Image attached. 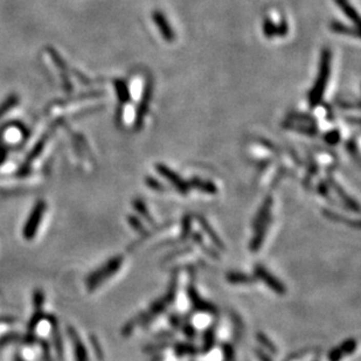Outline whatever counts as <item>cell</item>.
<instances>
[{
  "instance_id": "cell-7",
  "label": "cell",
  "mask_w": 361,
  "mask_h": 361,
  "mask_svg": "<svg viewBox=\"0 0 361 361\" xmlns=\"http://www.w3.org/2000/svg\"><path fill=\"white\" fill-rule=\"evenodd\" d=\"M326 183L335 193H337L338 198L342 200L344 207H346L347 209H350V211L354 212V213L360 212V206H359L358 201H356L353 196H351L350 194H348V193L345 191V188H344L342 185H340L337 180L332 177V175L331 174L327 175Z\"/></svg>"
},
{
  "instance_id": "cell-47",
  "label": "cell",
  "mask_w": 361,
  "mask_h": 361,
  "mask_svg": "<svg viewBox=\"0 0 361 361\" xmlns=\"http://www.w3.org/2000/svg\"><path fill=\"white\" fill-rule=\"evenodd\" d=\"M6 156H7V149H6V146L0 144V164H2L4 161H5Z\"/></svg>"
},
{
  "instance_id": "cell-9",
  "label": "cell",
  "mask_w": 361,
  "mask_h": 361,
  "mask_svg": "<svg viewBox=\"0 0 361 361\" xmlns=\"http://www.w3.org/2000/svg\"><path fill=\"white\" fill-rule=\"evenodd\" d=\"M356 347H358V340L355 338H348L340 344L339 346L332 348L327 356H329L330 361H340L345 356L353 354Z\"/></svg>"
},
{
  "instance_id": "cell-1",
  "label": "cell",
  "mask_w": 361,
  "mask_h": 361,
  "mask_svg": "<svg viewBox=\"0 0 361 361\" xmlns=\"http://www.w3.org/2000/svg\"><path fill=\"white\" fill-rule=\"evenodd\" d=\"M331 61H332V53L329 48H324L322 50L320 61H319V70L316 83L313 85L309 95V104L311 108L319 106L323 97H324L331 74Z\"/></svg>"
},
{
  "instance_id": "cell-28",
  "label": "cell",
  "mask_w": 361,
  "mask_h": 361,
  "mask_svg": "<svg viewBox=\"0 0 361 361\" xmlns=\"http://www.w3.org/2000/svg\"><path fill=\"white\" fill-rule=\"evenodd\" d=\"M330 29L332 32L337 33V34L359 37V28L358 27H350V26H347V25L339 23V22H331Z\"/></svg>"
},
{
  "instance_id": "cell-11",
  "label": "cell",
  "mask_w": 361,
  "mask_h": 361,
  "mask_svg": "<svg viewBox=\"0 0 361 361\" xmlns=\"http://www.w3.org/2000/svg\"><path fill=\"white\" fill-rule=\"evenodd\" d=\"M151 95H152V87H151V83H149L148 86H145L144 94H143L142 101H141L139 106H138L137 112H136L135 129L138 130V131H139V130L143 128V124H144V118H145V116L148 115Z\"/></svg>"
},
{
  "instance_id": "cell-16",
  "label": "cell",
  "mask_w": 361,
  "mask_h": 361,
  "mask_svg": "<svg viewBox=\"0 0 361 361\" xmlns=\"http://www.w3.org/2000/svg\"><path fill=\"white\" fill-rule=\"evenodd\" d=\"M68 334H69V338H70L71 343H73V346H74L75 359H76V361H88V354H87L86 346L81 340V338L78 337L76 331H75L73 327H68Z\"/></svg>"
},
{
  "instance_id": "cell-23",
  "label": "cell",
  "mask_w": 361,
  "mask_h": 361,
  "mask_svg": "<svg viewBox=\"0 0 361 361\" xmlns=\"http://www.w3.org/2000/svg\"><path fill=\"white\" fill-rule=\"evenodd\" d=\"M49 133H50V132L46 133V135L41 137V139L36 143V145L34 146V148H33V150L31 151V152H29V154L27 156L26 161L24 162L22 169H20V172H26V171L28 170V167L31 166V164L33 163V161H34V159H36V157L39 156V154L41 153V151L44 150L46 143H47V141H48Z\"/></svg>"
},
{
  "instance_id": "cell-35",
  "label": "cell",
  "mask_w": 361,
  "mask_h": 361,
  "mask_svg": "<svg viewBox=\"0 0 361 361\" xmlns=\"http://www.w3.org/2000/svg\"><path fill=\"white\" fill-rule=\"evenodd\" d=\"M263 33L267 39H272L276 36V24L268 16L263 20Z\"/></svg>"
},
{
  "instance_id": "cell-20",
  "label": "cell",
  "mask_w": 361,
  "mask_h": 361,
  "mask_svg": "<svg viewBox=\"0 0 361 361\" xmlns=\"http://www.w3.org/2000/svg\"><path fill=\"white\" fill-rule=\"evenodd\" d=\"M323 215H324L326 219H329L333 222H339V224H344L348 227H353V228L359 229L360 228V221L359 220H351L350 217L344 216L342 214H339L337 212L332 211V209L329 208H323Z\"/></svg>"
},
{
  "instance_id": "cell-24",
  "label": "cell",
  "mask_w": 361,
  "mask_h": 361,
  "mask_svg": "<svg viewBox=\"0 0 361 361\" xmlns=\"http://www.w3.org/2000/svg\"><path fill=\"white\" fill-rule=\"evenodd\" d=\"M172 225H173V222L172 221H169V222H164V224L162 225H154L153 226V229L152 230H146V232L141 235V237L138 238V241L136 242H133L132 245H130L129 247V250L130 251H132L135 248H137V247H139L143 242H144L146 238H150V237H152L153 235H156L157 233L159 232H163L164 229H166V228H169V227H171Z\"/></svg>"
},
{
  "instance_id": "cell-18",
  "label": "cell",
  "mask_w": 361,
  "mask_h": 361,
  "mask_svg": "<svg viewBox=\"0 0 361 361\" xmlns=\"http://www.w3.org/2000/svg\"><path fill=\"white\" fill-rule=\"evenodd\" d=\"M173 351L175 356L184 358V356H195L200 354V347H198L191 342H177L173 345Z\"/></svg>"
},
{
  "instance_id": "cell-39",
  "label": "cell",
  "mask_w": 361,
  "mask_h": 361,
  "mask_svg": "<svg viewBox=\"0 0 361 361\" xmlns=\"http://www.w3.org/2000/svg\"><path fill=\"white\" fill-rule=\"evenodd\" d=\"M192 249H193V248H192L191 246H187V247H185V248L178 249V250H175V251H172V253H170L169 255L164 257L163 262H164V263H167V262L172 261V259H174L175 257H178V256H180V255H186V254H188V253H191Z\"/></svg>"
},
{
  "instance_id": "cell-15",
  "label": "cell",
  "mask_w": 361,
  "mask_h": 361,
  "mask_svg": "<svg viewBox=\"0 0 361 361\" xmlns=\"http://www.w3.org/2000/svg\"><path fill=\"white\" fill-rule=\"evenodd\" d=\"M216 323L209 325L203 332V337H201V347L200 352L203 354H208L214 347L216 345Z\"/></svg>"
},
{
  "instance_id": "cell-41",
  "label": "cell",
  "mask_w": 361,
  "mask_h": 361,
  "mask_svg": "<svg viewBox=\"0 0 361 361\" xmlns=\"http://www.w3.org/2000/svg\"><path fill=\"white\" fill-rule=\"evenodd\" d=\"M346 149L348 151V153H350L351 156L355 159L356 163L359 164V150H358V146H356V144H355L354 139H352L347 143Z\"/></svg>"
},
{
  "instance_id": "cell-34",
  "label": "cell",
  "mask_w": 361,
  "mask_h": 361,
  "mask_svg": "<svg viewBox=\"0 0 361 361\" xmlns=\"http://www.w3.org/2000/svg\"><path fill=\"white\" fill-rule=\"evenodd\" d=\"M180 330L183 331L184 335L190 340V342H193V340L198 338V331H196L195 327L193 326L190 322H184Z\"/></svg>"
},
{
  "instance_id": "cell-21",
  "label": "cell",
  "mask_w": 361,
  "mask_h": 361,
  "mask_svg": "<svg viewBox=\"0 0 361 361\" xmlns=\"http://www.w3.org/2000/svg\"><path fill=\"white\" fill-rule=\"evenodd\" d=\"M226 280L230 284H255L257 282V278L255 276H251L241 271H229L226 274Z\"/></svg>"
},
{
  "instance_id": "cell-29",
  "label": "cell",
  "mask_w": 361,
  "mask_h": 361,
  "mask_svg": "<svg viewBox=\"0 0 361 361\" xmlns=\"http://www.w3.org/2000/svg\"><path fill=\"white\" fill-rule=\"evenodd\" d=\"M255 338L257 340L258 344H261V346L264 347V350H266L268 353L274 354L276 355L278 353V347L276 346V344L272 342V340L268 337L266 333L261 332V331H258V332H256Z\"/></svg>"
},
{
  "instance_id": "cell-12",
  "label": "cell",
  "mask_w": 361,
  "mask_h": 361,
  "mask_svg": "<svg viewBox=\"0 0 361 361\" xmlns=\"http://www.w3.org/2000/svg\"><path fill=\"white\" fill-rule=\"evenodd\" d=\"M47 52L49 53L50 57L53 58V61L55 62V66L60 70L61 77H62V82H64V88L66 92H69L73 90V85H71L70 79H69V75H68V67H67L66 61L62 58V56L58 54L55 49L52 47H47Z\"/></svg>"
},
{
  "instance_id": "cell-4",
  "label": "cell",
  "mask_w": 361,
  "mask_h": 361,
  "mask_svg": "<svg viewBox=\"0 0 361 361\" xmlns=\"http://www.w3.org/2000/svg\"><path fill=\"white\" fill-rule=\"evenodd\" d=\"M46 208H47V205H46L45 200H39L35 204L34 207H33L32 212L29 214L28 219L26 221V225L24 226L23 229V235L26 240H32L36 235L37 229H39V226L41 224V220H43L45 215Z\"/></svg>"
},
{
  "instance_id": "cell-14",
  "label": "cell",
  "mask_w": 361,
  "mask_h": 361,
  "mask_svg": "<svg viewBox=\"0 0 361 361\" xmlns=\"http://www.w3.org/2000/svg\"><path fill=\"white\" fill-rule=\"evenodd\" d=\"M271 222H272V219L268 220L266 222H263L262 225H259L257 228L254 229V235H253V237H251L250 243H249V249H250L251 253H254V254L258 253L259 249L262 248Z\"/></svg>"
},
{
  "instance_id": "cell-42",
  "label": "cell",
  "mask_w": 361,
  "mask_h": 361,
  "mask_svg": "<svg viewBox=\"0 0 361 361\" xmlns=\"http://www.w3.org/2000/svg\"><path fill=\"white\" fill-rule=\"evenodd\" d=\"M288 32H289V26H288L287 20L282 19L279 22V24L276 25V35L285 36L288 34Z\"/></svg>"
},
{
  "instance_id": "cell-43",
  "label": "cell",
  "mask_w": 361,
  "mask_h": 361,
  "mask_svg": "<svg viewBox=\"0 0 361 361\" xmlns=\"http://www.w3.org/2000/svg\"><path fill=\"white\" fill-rule=\"evenodd\" d=\"M254 353L256 355V358H257L259 361H274L270 356V354L267 353V352L262 350V348H258V347L254 348Z\"/></svg>"
},
{
  "instance_id": "cell-25",
  "label": "cell",
  "mask_w": 361,
  "mask_h": 361,
  "mask_svg": "<svg viewBox=\"0 0 361 361\" xmlns=\"http://www.w3.org/2000/svg\"><path fill=\"white\" fill-rule=\"evenodd\" d=\"M335 3H337V5L340 7V10L345 13L347 18L350 19L352 23H354V26L359 27V24H360L359 13L356 12L355 8L351 5L350 2H348V0H335Z\"/></svg>"
},
{
  "instance_id": "cell-40",
  "label": "cell",
  "mask_w": 361,
  "mask_h": 361,
  "mask_svg": "<svg viewBox=\"0 0 361 361\" xmlns=\"http://www.w3.org/2000/svg\"><path fill=\"white\" fill-rule=\"evenodd\" d=\"M169 322H170V325L173 327L174 330H180V327H182L184 323V319H183V316H180L178 313H170Z\"/></svg>"
},
{
  "instance_id": "cell-37",
  "label": "cell",
  "mask_w": 361,
  "mask_h": 361,
  "mask_svg": "<svg viewBox=\"0 0 361 361\" xmlns=\"http://www.w3.org/2000/svg\"><path fill=\"white\" fill-rule=\"evenodd\" d=\"M317 191H318L319 194L323 196V198H325L326 200H329L330 203L335 204V200L330 196V186L327 185L326 182H324V180H320V182L318 183ZM335 205H337V204H335Z\"/></svg>"
},
{
  "instance_id": "cell-22",
  "label": "cell",
  "mask_w": 361,
  "mask_h": 361,
  "mask_svg": "<svg viewBox=\"0 0 361 361\" xmlns=\"http://www.w3.org/2000/svg\"><path fill=\"white\" fill-rule=\"evenodd\" d=\"M190 237L192 238L193 243H194L195 246H198L199 248L203 250L206 255L208 256V257H212L214 259H219L220 258L219 250H216L215 248H212V247H209L208 245H206L203 235H201L199 232H192Z\"/></svg>"
},
{
  "instance_id": "cell-38",
  "label": "cell",
  "mask_w": 361,
  "mask_h": 361,
  "mask_svg": "<svg viewBox=\"0 0 361 361\" xmlns=\"http://www.w3.org/2000/svg\"><path fill=\"white\" fill-rule=\"evenodd\" d=\"M340 138H342V135H340V132L338 131V130H331V131L325 133L324 141L329 145L334 146V145H337L338 143L340 142Z\"/></svg>"
},
{
  "instance_id": "cell-31",
  "label": "cell",
  "mask_w": 361,
  "mask_h": 361,
  "mask_svg": "<svg viewBox=\"0 0 361 361\" xmlns=\"http://www.w3.org/2000/svg\"><path fill=\"white\" fill-rule=\"evenodd\" d=\"M19 104V96L15 94H12L8 96L7 98H5L0 103V118L11 110L12 108L16 107Z\"/></svg>"
},
{
  "instance_id": "cell-45",
  "label": "cell",
  "mask_w": 361,
  "mask_h": 361,
  "mask_svg": "<svg viewBox=\"0 0 361 361\" xmlns=\"http://www.w3.org/2000/svg\"><path fill=\"white\" fill-rule=\"evenodd\" d=\"M89 339H90V342L92 344V346H94V348H95V353H96V355H97V358L102 359L103 358V353H102V348H101L99 344H98V340L96 339V337H94V335H91Z\"/></svg>"
},
{
  "instance_id": "cell-8",
  "label": "cell",
  "mask_w": 361,
  "mask_h": 361,
  "mask_svg": "<svg viewBox=\"0 0 361 361\" xmlns=\"http://www.w3.org/2000/svg\"><path fill=\"white\" fill-rule=\"evenodd\" d=\"M196 222H198L199 226L201 227V229H203V232L207 235V237L209 238V241L213 243L214 248L216 250H221L225 251L226 250V246L224 241H222V238L217 235V233L215 232V229L213 228V226L209 224L208 220L206 219L204 215H200V214H195L194 215Z\"/></svg>"
},
{
  "instance_id": "cell-2",
  "label": "cell",
  "mask_w": 361,
  "mask_h": 361,
  "mask_svg": "<svg viewBox=\"0 0 361 361\" xmlns=\"http://www.w3.org/2000/svg\"><path fill=\"white\" fill-rule=\"evenodd\" d=\"M123 262H124V256L117 255L115 257L109 259L108 262L104 263L102 267L98 268V269L92 271L86 279L88 291L91 292L96 290L99 285H102L106 280H108L110 277L115 275L116 272L121 269Z\"/></svg>"
},
{
  "instance_id": "cell-3",
  "label": "cell",
  "mask_w": 361,
  "mask_h": 361,
  "mask_svg": "<svg viewBox=\"0 0 361 361\" xmlns=\"http://www.w3.org/2000/svg\"><path fill=\"white\" fill-rule=\"evenodd\" d=\"M187 296L192 306V311L208 313L212 314V316H217V314H219L217 306L211 303V302L204 299V298L200 296L198 289H196L193 280H191L187 285Z\"/></svg>"
},
{
  "instance_id": "cell-46",
  "label": "cell",
  "mask_w": 361,
  "mask_h": 361,
  "mask_svg": "<svg viewBox=\"0 0 361 361\" xmlns=\"http://www.w3.org/2000/svg\"><path fill=\"white\" fill-rule=\"evenodd\" d=\"M74 74H75V76H76V77L79 79V81H81V82L83 83V85H86V86L91 85V81H89V79H88V78L85 76V75L79 74V71L74 70Z\"/></svg>"
},
{
  "instance_id": "cell-10",
  "label": "cell",
  "mask_w": 361,
  "mask_h": 361,
  "mask_svg": "<svg viewBox=\"0 0 361 361\" xmlns=\"http://www.w3.org/2000/svg\"><path fill=\"white\" fill-rule=\"evenodd\" d=\"M272 206H274V198L272 195L269 194L264 198L263 203L259 206L257 213L254 216L253 222H251V228L255 229L257 228L259 225H262L263 222H266L268 220L272 219L271 216V211H272Z\"/></svg>"
},
{
  "instance_id": "cell-36",
  "label": "cell",
  "mask_w": 361,
  "mask_h": 361,
  "mask_svg": "<svg viewBox=\"0 0 361 361\" xmlns=\"http://www.w3.org/2000/svg\"><path fill=\"white\" fill-rule=\"evenodd\" d=\"M145 184H146V186L151 188L152 191L161 192V193L167 191V187L165 186V185L159 182V180L154 177H151V175H148V177L145 178Z\"/></svg>"
},
{
  "instance_id": "cell-30",
  "label": "cell",
  "mask_w": 361,
  "mask_h": 361,
  "mask_svg": "<svg viewBox=\"0 0 361 361\" xmlns=\"http://www.w3.org/2000/svg\"><path fill=\"white\" fill-rule=\"evenodd\" d=\"M113 86H115L117 97L119 98L121 103H128L130 101V92L127 83L123 79H115Z\"/></svg>"
},
{
  "instance_id": "cell-6",
  "label": "cell",
  "mask_w": 361,
  "mask_h": 361,
  "mask_svg": "<svg viewBox=\"0 0 361 361\" xmlns=\"http://www.w3.org/2000/svg\"><path fill=\"white\" fill-rule=\"evenodd\" d=\"M154 169L158 172L159 174L162 175L163 178H165L167 182H169L172 186H173L175 190H177L182 195H187L188 192H190V186H188V183L186 180H184L180 175L174 172L172 169H170L169 166L165 165V164H156L154 165Z\"/></svg>"
},
{
  "instance_id": "cell-27",
  "label": "cell",
  "mask_w": 361,
  "mask_h": 361,
  "mask_svg": "<svg viewBox=\"0 0 361 361\" xmlns=\"http://www.w3.org/2000/svg\"><path fill=\"white\" fill-rule=\"evenodd\" d=\"M192 224H193V216L191 214H185L182 217V222H180V235L178 240L180 243H185L187 241V238L191 236L192 234Z\"/></svg>"
},
{
  "instance_id": "cell-33",
  "label": "cell",
  "mask_w": 361,
  "mask_h": 361,
  "mask_svg": "<svg viewBox=\"0 0 361 361\" xmlns=\"http://www.w3.org/2000/svg\"><path fill=\"white\" fill-rule=\"evenodd\" d=\"M127 220H128V224L130 225V227H131L133 230H136L137 233H139L141 235H143L146 232V230H148V228H146V227L144 226L142 220L139 219V217H137L136 215H128Z\"/></svg>"
},
{
  "instance_id": "cell-19",
  "label": "cell",
  "mask_w": 361,
  "mask_h": 361,
  "mask_svg": "<svg viewBox=\"0 0 361 361\" xmlns=\"http://www.w3.org/2000/svg\"><path fill=\"white\" fill-rule=\"evenodd\" d=\"M45 303V296L41 290H36L34 292V305H35V313L33 314V318L31 323H29L28 326V335H32L33 331H34L35 326L37 325V323L40 322L41 316H43V313H41V308L44 306Z\"/></svg>"
},
{
  "instance_id": "cell-44",
  "label": "cell",
  "mask_w": 361,
  "mask_h": 361,
  "mask_svg": "<svg viewBox=\"0 0 361 361\" xmlns=\"http://www.w3.org/2000/svg\"><path fill=\"white\" fill-rule=\"evenodd\" d=\"M175 338V331H162L154 335L156 340H171Z\"/></svg>"
},
{
  "instance_id": "cell-17",
  "label": "cell",
  "mask_w": 361,
  "mask_h": 361,
  "mask_svg": "<svg viewBox=\"0 0 361 361\" xmlns=\"http://www.w3.org/2000/svg\"><path fill=\"white\" fill-rule=\"evenodd\" d=\"M188 186L190 188H194L196 191H200L203 193H207V194L214 195L217 193V186L211 180H206V179H201L199 177H193L190 180H188Z\"/></svg>"
},
{
  "instance_id": "cell-32",
  "label": "cell",
  "mask_w": 361,
  "mask_h": 361,
  "mask_svg": "<svg viewBox=\"0 0 361 361\" xmlns=\"http://www.w3.org/2000/svg\"><path fill=\"white\" fill-rule=\"evenodd\" d=\"M172 345H173V344H172L170 340H161V343L158 344H150V345L144 348V351L148 352V353H161L162 351L166 350V348H170Z\"/></svg>"
},
{
  "instance_id": "cell-26",
  "label": "cell",
  "mask_w": 361,
  "mask_h": 361,
  "mask_svg": "<svg viewBox=\"0 0 361 361\" xmlns=\"http://www.w3.org/2000/svg\"><path fill=\"white\" fill-rule=\"evenodd\" d=\"M132 207L135 211L139 214V215L144 219L146 222L150 226H154L156 225V222H154V219H153V216L151 215V213L149 211V208H148V206H146V204L144 203V200H142L139 198H136V199H133L132 201Z\"/></svg>"
},
{
  "instance_id": "cell-5",
  "label": "cell",
  "mask_w": 361,
  "mask_h": 361,
  "mask_svg": "<svg viewBox=\"0 0 361 361\" xmlns=\"http://www.w3.org/2000/svg\"><path fill=\"white\" fill-rule=\"evenodd\" d=\"M254 276L257 278V280H261V282L266 284L271 291H274L277 295L283 296L288 292V289L282 280H279L276 276L272 275L266 267L262 266V264H255Z\"/></svg>"
},
{
  "instance_id": "cell-13",
  "label": "cell",
  "mask_w": 361,
  "mask_h": 361,
  "mask_svg": "<svg viewBox=\"0 0 361 361\" xmlns=\"http://www.w3.org/2000/svg\"><path fill=\"white\" fill-rule=\"evenodd\" d=\"M152 20L158 27L164 40L167 41V43H172L175 39V34L171 27L169 20L166 19V16L161 11L152 12Z\"/></svg>"
}]
</instances>
